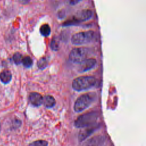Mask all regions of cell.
Returning <instances> with one entry per match:
<instances>
[{
  "label": "cell",
  "mask_w": 146,
  "mask_h": 146,
  "mask_svg": "<svg viewBox=\"0 0 146 146\" xmlns=\"http://www.w3.org/2000/svg\"><path fill=\"white\" fill-rule=\"evenodd\" d=\"M105 138L102 136H94L86 140L82 146H102L104 143Z\"/></svg>",
  "instance_id": "8"
},
{
  "label": "cell",
  "mask_w": 146,
  "mask_h": 146,
  "mask_svg": "<svg viewBox=\"0 0 146 146\" xmlns=\"http://www.w3.org/2000/svg\"><path fill=\"white\" fill-rule=\"evenodd\" d=\"M48 64V60L46 57L41 58L38 62L37 66L40 69H44L47 66Z\"/></svg>",
  "instance_id": "14"
},
{
  "label": "cell",
  "mask_w": 146,
  "mask_h": 146,
  "mask_svg": "<svg viewBox=\"0 0 146 146\" xmlns=\"http://www.w3.org/2000/svg\"><path fill=\"white\" fill-rule=\"evenodd\" d=\"M99 117L96 112H90L79 116L75 121V126L77 128H85L92 126L96 123Z\"/></svg>",
  "instance_id": "3"
},
{
  "label": "cell",
  "mask_w": 146,
  "mask_h": 146,
  "mask_svg": "<svg viewBox=\"0 0 146 146\" xmlns=\"http://www.w3.org/2000/svg\"><path fill=\"white\" fill-rule=\"evenodd\" d=\"M1 123H0V131H1Z\"/></svg>",
  "instance_id": "20"
},
{
  "label": "cell",
  "mask_w": 146,
  "mask_h": 146,
  "mask_svg": "<svg viewBox=\"0 0 146 146\" xmlns=\"http://www.w3.org/2000/svg\"><path fill=\"white\" fill-rule=\"evenodd\" d=\"M23 59V56L22 54L18 52H15L13 55V60L14 63L17 64H20Z\"/></svg>",
  "instance_id": "17"
},
{
  "label": "cell",
  "mask_w": 146,
  "mask_h": 146,
  "mask_svg": "<svg viewBox=\"0 0 146 146\" xmlns=\"http://www.w3.org/2000/svg\"><path fill=\"white\" fill-rule=\"evenodd\" d=\"M97 83L95 78L91 76H83L75 79L72 83L74 90L81 91L90 89Z\"/></svg>",
  "instance_id": "1"
},
{
  "label": "cell",
  "mask_w": 146,
  "mask_h": 146,
  "mask_svg": "<svg viewBox=\"0 0 146 146\" xmlns=\"http://www.w3.org/2000/svg\"><path fill=\"white\" fill-rule=\"evenodd\" d=\"M96 129V126H91L88 128L84 129L83 131H81L79 134L78 139L80 141H82L85 140L88 136H89Z\"/></svg>",
  "instance_id": "10"
},
{
  "label": "cell",
  "mask_w": 146,
  "mask_h": 146,
  "mask_svg": "<svg viewBox=\"0 0 146 146\" xmlns=\"http://www.w3.org/2000/svg\"><path fill=\"white\" fill-rule=\"evenodd\" d=\"M48 142L44 140H38L30 143L29 146H47Z\"/></svg>",
  "instance_id": "16"
},
{
  "label": "cell",
  "mask_w": 146,
  "mask_h": 146,
  "mask_svg": "<svg viewBox=\"0 0 146 146\" xmlns=\"http://www.w3.org/2000/svg\"><path fill=\"white\" fill-rule=\"evenodd\" d=\"M89 50L86 47H76L73 48L70 52L69 59L75 63H80L87 59Z\"/></svg>",
  "instance_id": "6"
},
{
  "label": "cell",
  "mask_w": 146,
  "mask_h": 146,
  "mask_svg": "<svg viewBox=\"0 0 146 146\" xmlns=\"http://www.w3.org/2000/svg\"><path fill=\"white\" fill-rule=\"evenodd\" d=\"M59 42L56 37H54L52 39L50 44V47L52 50L54 51H57L59 49Z\"/></svg>",
  "instance_id": "18"
},
{
  "label": "cell",
  "mask_w": 146,
  "mask_h": 146,
  "mask_svg": "<svg viewBox=\"0 0 146 146\" xmlns=\"http://www.w3.org/2000/svg\"><path fill=\"white\" fill-rule=\"evenodd\" d=\"M79 1H71L70 2V3H71V4H73V5H74V3H78Z\"/></svg>",
  "instance_id": "19"
},
{
  "label": "cell",
  "mask_w": 146,
  "mask_h": 146,
  "mask_svg": "<svg viewBox=\"0 0 146 146\" xmlns=\"http://www.w3.org/2000/svg\"><path fill=\"white\" fill-rule=\"evenodd\" d=\"M29 101L30 103L35 107H38L41 105L42 103L43 97L39 93L33 92L29 95Z\"/></svg>",
  "instance_id": "9"
},
{
  "label": "cell",
  "mask_w": 146,
  "mask_h": 146,
  "mask_svg": "<svg viewBox=\"0 0 146 146\" xmlns=\"http://www.w3.org/2000/svg\"><path fill=\"white\" fill-rule=\"evenodd\" d=\"M55 100L53 96L50 95H46L42 98V104L46 108H52L55 104Z\"/></svg>",
  "instance_id": "11"
},
{
  "label": "cell",
  "mask_w": 146,
  "mask_h": 146,
  "mask_svg": "<svg viewBox=\"0 0 146 146\" xmlns=\"http://www.w3.org/2000/svg\"><path fill=\"white\" fill-rule=\"evenodd\" d=\"M95 92H88L80 96L75 101L74 109L76 112H80L88 108L96 99Z\"/></svg>",
  "instance_id": "2"
},
{
  "label": "cell",
  "mask_w": 146,
  "mask_h": 146,
  "mask_svg": "<svg viewBox=\"0 0 146 146\" xmlns=\"http://www.w3.org/2000/svg\"><path fill=\"white\" fill-rule=\"evenodd\" d=\"M22 62L23 66L27 68L30 67L33 64V60L29 56H26L23 58Z\"/></svg>",
  "instance_id": "15"
},
{
  "label": "cell",
  "mask_w": 146,
  "mask_h": 146,
  "mask_svg": "<svg viewBox=\"0 0 146 146\" xmlns=\"http://www.w3.org/2000/svg\"><path fill=\"white\" fill-rule=\"evenodd\" d=\"M96 64V60L94 58L86 59L79 63L78 71L80 72L87 71L95 67Z\"/></svg>",
  "instance_id": "7"
},
{
  "label": "cell",
  "mask_w": 146,
  "mask_h": 146,
  "mask_svg": "<svg viewBox=\"0 0 146 146\" xmlns=\"http://www.w3.org/2000/svg\"><path fill=\"white\" fill-rule=\"evenodd\" d=\"M11 73L8 70H4L0 73V80L5 84H7L11 80Z\"/></svg>",
  "instance_id": "12"
},
{
  "label": "cell",
  "mask_w": 146,
  "mask_h": 146,
  "mask_svg": "<svg viewBox=\"0 0 146 146\" xmlns=\"http://www.w3.org/2000/svg\"><path fill=\"white\" fill-rule=\"evenodd\" d=\"M51 29L48 24H44L40 27V33L44 36H48L50 34Z\"/></svg>",
  "instance_id": "13"
},
{
  "label": "cell",
  "mask_w": 146,
  "mask_h": 146,
  "mask_svg": "<svg viewBox=\"0 0 146 146\" xmlns=\"http://www.w3.org/2000/svg\"><path fill=\"white\" fill-rule=\"evenodd\" d=\"M92 15V12L88 9L80 10L76 13L71 19L66 21L63 24V26L72 25L74 23H79L90 19Z\"/></svg>",
  "instance_id": "5"
},
{
  "label": "cell",
  "mask_w": 146,
  "mask_h": 146,
  "mask_svg": "<svg viewBox=\"0 0 146 146\" xmlns=\"http://www.w3.org/2000/svg\"><path fill=\"white\" fill-rule=\"evenodd\" d=\"M96 38V34L94 31L90 30L82 31L75 34L71 37V43L75 45H82L91 43Z\"/></svg>",
  "instance_id": "4"
}]
</instances>
